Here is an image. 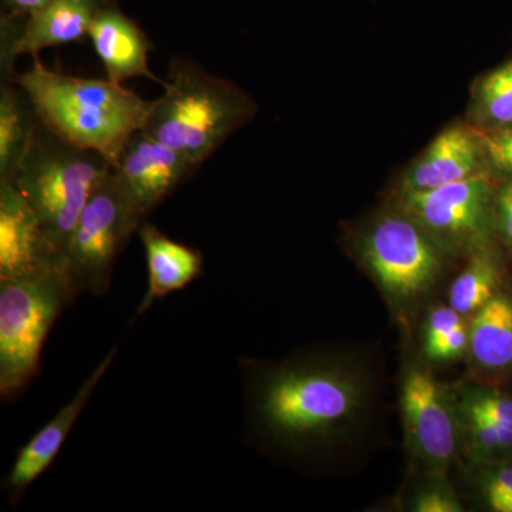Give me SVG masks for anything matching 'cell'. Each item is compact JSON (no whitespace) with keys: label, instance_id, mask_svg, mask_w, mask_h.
Masks as SVG:
<instances>
[{"label":"cell","instance_id":"6da1fadb","mask_svg":"<svg viewBox=\"0 0 512 512\" xmlns=\"http://www.w3.org/2000/svg\"><path fill=\"white\" fill-rule=\"evenodd\" d=\"M247 373L248 419L252 430L279 447L302 448L343 423L357 406L348 376L312 360L272 369L242 362Z\"/></svg>","mask_w":512,"mask_h":512},{"label":"cell","instance_id":"7a4b0ae2","mask_svg":"<svg viewBox=\"0 0 512 512\" xmlns=\"http://www.w3.org/2000/svg\"><path fill=\"white\" fill-rule=\"evenodd\" d=\"M15 82L28 94L37 119L74 146L116 164L127 141L146 124L151 101L107 80L84 79L47 69L39 56Z\"/></svg>","mask_w":512,"mask_h":512},{"label":"cell","instance_id":"3957f363","mask_svg":"<svg viewBox=\"0 0 512 512\" xmlns=\"http://www.w3.org/2000/svg\"><path fill=\"white\" fill-rule=\"evenodd\" d=\"M143 130L200 167L254 119L258 106L237 84L188 59H174Z\"/></svg>","mask_w":512,"mask_h":512},{"label":"cell","instance_id":"277c9868","mask_svg":"<svg viewBox=\"0 0 512 512\" xmlns=\"http://www.w3.org/2000/svg\"><path fill=\"white\" fill-rule=\"evenodd\" d=\"M111 168L103 154L74 146L39 121L28 153L9 181L28 201L64 261L83 208Z\"/></svg>","mask_w":512,"mask_h":512},{"label":"cell","instance_id":"5b68a950","mask_svg":"<svg viewBox=\"0 0 512 512\" xmlns=\"http://www.w3.org/2000/svg\"><path fill=\"white\" fill-rule=\"evenodd\" d=\"M77 295L66 266L0 279V397L12 402L42 369L50 330Z\"/></svg>","mask_w":512,"mask_h":512},{"label":"cell","instance_id":"8992f818","mask_svg":"<svg viewBox=\"0 0 512 512\" xmlns=\"http://www.w3.org/2000/svg\"><path fill=\"white\" fill-rule=\"evenodd\" d=\"M144 220L123 178L111 168L83 208L67 245L66 271L77 298L110 292L117 259Z\"/></svg>","mask_w":512,"mask_h":512},{"label":"cell","instance_id":"52a82bcc","mask_svg":"<svg viewBox=\"0 0 512 512\" xmlns=\"http://www.w3.org/2000/svg\"><path fill=\"white\" fill-rule=\"evenodd\" d=\"M363 258L380 285L396 298L419 295L441 269L439 251L412 220L386 217L363 239Z\"/></svg>","mask_w":512,"mask_h":512},{"label":"cell","instance_id":"ba28073f","mask_svg":"<svg viewBox=\"0 0 512 512\" xmlns=\"http://www.w3.org/2000/svg\"><path fill=\"white\" fill-rule=\"evenodd\" d=\"M412 220L441 242L454 247L480 241L487 234L493 184L487 174L429 191H403Z\"/></svg>","mask_w":512,"mask_h":512},{"label":"cell","instance_id":"9c48e42d","mask_svg":"<svg viewBox=\"0 0 512 512\" xmlns=\"http://www.w3.org/2000/svg\"><path fill=\"white\" fill-rule=\"evenodd\" d=\"M110 0H52L23 18H0V74L15 80L19 56H39L42 50L80 42Z\"/></svg>","mask_w":512,"mask_h":512},{"label":"cell","instance_id":"30bf717a","mask_svg":"<svg viewBox=\"0 0 512 512\" xmlns=\"http://www.w3.org/2000/svg\"><path fill=\"white\" fill-rule=\"evenodd\" d=\"M113 168L147 218L200 167L140 130L127 141Z\"/></svg>","mask_w":512,"mask_h":512},{"label":"cell","instance_id":"8fae6325","mask_svg":"<svg viewBox=\"0 0 512 512\" xmlns=\"http://www.w3.org/2000/svg\"><path fill=\"white\" fill-rule=\"evenodd\" d=\"M117 353H119V348L114 346L99 365L94 367L93 372L87 376L72 400L64 404L60 412L46 426L37 431L35 436L26 443V446L20 448L12 467L6 474L5 481H3V490H5L10 505L13 507L18 505L30 485L35 483L37 478L52 466L74 424L92 399L94 390L97 389L116 360Z\"/></svg>","mask_w":512,"mask_h":512},{"label":"cell","instance_id":"7c38bea8","mask_svg":"<svg viewBox=\"0 0 512 512\" xmlns=\"http://www.w3.org/2000/svg\"><path fill=\"white\" fill-rule=\"evenodd\" d=\"M66 266L35 212L9 180H0V279L25 278Z\"/></svg>","mask_w":512,"mask_h":512},{"label":"cell","instance_id":"4fadbf2b","mask_svg":"<svg viewBox=\"0 0 512 512\" xmlns=\"http://www.w3.org/2000/svg\"><path fill=\"white\" fill-rule=\"evenodd\" d=\"M488 163L483 133L454 124L441 131L406 171L402 191H429L484 174Z\"/></svg>","mask_w":512,"mask_h":512},{"label":"cell","instance_id":"5bb4252c","mask_svg":"<svg viewBox=\"0 0 512 512\" xmlns=\"http://www.w3.org/2000/svg\"><path fill=\"white\" fill-rule=\"evenodd\" d=\"M404 420L410 439L436 464L447 463L456 451V427L443 394L429 373L413 370L404 379Z\"/></svg>","mask_w":512,"mask_h":512},{"label":"cell","instance_id":"9a60e30c","mask_svg":"<svg viewBox=\"0 0 512 512\" xmlns=\"http://www.w3.org/2000/svg\"><path fill=\"white\" fill-rule=\"evenodd\" d=\"M87 37L92 40L110 82L123 84L128 79L144 77L163 86V80L148 66V53L153 50V43L114 0L100 10Z\"/></svg>","mask_w":512,"mask_h":512},{"label":"cell","instance_id":"2e32d148","mask_svg":"<svg viewBox=\"0 0 512 512\" xmlns=\"http://www.w3.org/2000/svg\"><path fill=\"white\" fill-rule=\"evenodd\" d=\"M138 235L146 252L148 286L134 319L146 315L158 299L190 285L204 269V256L198 249L174 241L156 225L144 222Z\"/></svg>","mask_w":512,"mask_h":512},{"label":"cell","instance_id":"e0dca14e","mask_svg":"<svg viewBox=\"0 0 512 512\" xmlns=\"http://www.w3.org/2000/svg\"><path fill=\"white\" fill-rule=\"evenodd\" d=\"M39 119L15 80L0 84V180H12L28 153Z\"/></svg>","mask_w":512,"mask_h":512},{"label":"cell","instance_id":"ac0fdd59","mask_svg":"<svg viewBox=\"0 0 512 512\" xmlns=\"http://www.w3.org/2000/svg\"><path fill=\"white\" fill-rule=\"evenodd\" d=\"M474 359L488 369L512 365V302L494 296L477 312L468 333Z\"/></svg>","mask_w":512,"mask_h":512},{"label":"cell","instance_id":"d6986e66","mask_svg":"<svg viewBox=\"0 0 512 512\" xmlns=\"http://www.w3.org/2000/svg\"><path fill=\"white\" fill-rule=\"evenodd\" d=\"M470 119L484 130L512 124V60L495 67L476 83Z\"/></svg>","mask_w":512,"mask_h":512},{"label":"cell","instance_id":"ffe728a7","mask_svg":"<svg viewBox=\"0 0 512 512\" xmlns=\"http://www.w3.org/2000/svg\"><path fill=\"white\" fill-rule=\"evenodd\" d=\"M497 269L487 256H478L450 288V306L460 315L478 312L494 298Z\"/></svg>","mask_w":512,"mask_h":512},{"label":"cell","instance_id":"44dd1931","mask_svg":"<svg viewBox=\"0 0 512 512\" xmlns=\"http://www.w3.org/2000/svg\"><path fill=\"white\" fill-rule=\"evenodd\" d=\"M481 133L488 163L500 173L512 177V124Z\"/></svg>","mask_w":512,"mask_h":512},{"label":"cell","instance_id":"7402d4cb","mask_svg":"<svg viewBox=\"0 0 512 512\" xmlns=\"http://www.w3.org/2000/svg\"><path fill=\"white\" fill-rule=\"evenodd\" d=\"M468 419L481 447L493 450L512 447V426L476 413H468Z\"/></svg>","mask_w":512,"mask_h":512},{"label":"cell","instance_id":"603a6c76","mask_svg":"<svg viewBox=\"0 0 512 512\" xmlns=\"http://www.w3.org/2000/svg\"><path fill=\"white\" fill-rule=\"evenodd\" d=\"M460 325H463V320L456 309L451 306H440L434 309L426 325L424 349L433 348Z\"/></svg>","mask_w":512,"mask_h":512},{"label":"cell","instance_id":"cb8c5ba5","mask_svg":"<svg viewBox=\"0 0 512 512\" xmlns=\"http://www.w3.org/2000/svg\"><path fill=\"white\" fill-rule=\"evenodd\" d=\"M468 413L481 414L488 419L512 426V399L498 394H476L467 406Z\"/></svg>","mask_w":512,"mask_h":512},{"label":"cell","instance_id":"d4e9b609","mask_svg":"<svg viewBox=\"0 0 512 512\" xmlns=\"http://www.w3.org/2000/svg\"><path fill=\"white\" fill-rule=\"evenodd\" d=\"M468 346V333L463 325L454 329L447 338L441 340L433 348L426 349V355L430 360L443 362V360L456 359Z\"/></svg>","mask_w":512,"mask_h":512},{"label":"cell","instance_id":"484cf974","mask_svg":"<svg viewBox=\"0 0 512 512\" xmlns=\"http://www.w3.org/2000/svg\"><path fill=\"white\" fill-rule=\"evenodd\" d=\"M414 510L417 512H461L463 507L453 495L441 490H430L417 497Z\"/></svg>","mask_w":512,"mask_h":512},{"label":"cell","instance_id":"4316f807","mask_svg":"<svg viewBox=\"0 0 512 512\" xmlns=\"http://www.w3.org/2000/svg\"><path fill=\"white\" fill-rule=\"evenodd\" d=\"M512 494V467H504L495 471L485 485V497L488 505Z\"/></svg>","mask_w":512,"mask_h":512},{"label":"cell","instance_id":"83f0119b","mask_svg":"<svg viewBox=\"0 0 512 512\" xmlns=\"http://www.w3.org/2000/svg\"><path fill=\"white\" fill-rule=\"evenodd\" d=\"M52 0H2V16L23 18L45 8Z\"/></svg>","mask_w":512,"mask_h":512},{"label":"cell","instance_id":"f1b7e54d","mask_svg":"<svg viewBox=\"0 0 512 512\" xmlns=\"http://www.w3.org/2000/svg\"><path fill=\"white\" fill-rule=\"evenodd\" d=\"M498 218L501 228L508 239L512 241V183L501 188L497 198Z\"/></svg>","mask_w":512,"mask_h":512},{"label":"cell","instance_id":"f546056e","mask_svg":"<svg viewBox=\"0 0 512 512\" xmlns=\"http://www.w3.org/2000/svg\"><path fill=\"white\" fill-rule=\"evenodd\" d=\"M490 508L497 512H512V494L490 504Z\"/></svg>","mask_w":512,"mask_h":512}]
</instances>
